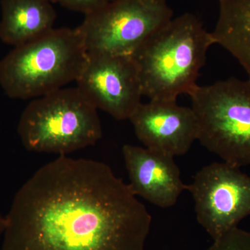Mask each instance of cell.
I'll return each mask as SVG.
<instances>
[{
	"mask_svg": "<svg viewBox=\"0 0 250 250\" xmlns=\"http://www.w3.org/2000/svg\"><path fill=\"white\" fill-rule=\"evenodd\" d=\"M62 7L72 11L83 14L84 16L100 9L111 0H49Z\"/></svg>",
	"mask_w": 250,
	"mask_h": 250,
	"instance_id": "obj_14",
	"label": "cell"
},
{
	"mask_svg": "<svg viewBox=\"0 0 250 250\" xmlns=\"http://www.w3.org/2000/svg\"><path fill=\"white\" fill-rule=\"evenodd\" d=\"M6 228V217L0 215V236L4 234L5 229Z\"/></svg>",
	"mask_w": 250,
	"mask_h": 250,
	"instance_id": "obj_15",
	"label": "cell"
},
{
	"mask_svg": "<svg viewBox=\"0 0 250 250\" xmlns=\"http://www.w3.org/2000/svg\"><path fill=\"white\" fill-rule=\"evenodd\" d=\"M129 120L146 147L172 157L187 154L197 140L198 125L193 110L179 106L177 101L141 103Z\"/></svg>",
	"mask_w": 250,
	"mask_h": 250,
	"instance_id": "obj_9",
	"label": "cell"
},
{
	"mask_svg": "<svg viewBox=\"0 0 250 250\" xmlns=\"http://www.w3.org/2000/svg\"><path fill=\"white\" fill-rule=\"evenodd\" d=\"M218 21L211 32L215 44L238 60L250 83V0H218Z\"/></svg>",
	"mask_w": 250,
	"mask_h": 250,
	"instance_id": "obj_12",
	"label": "cell"
},
{
	"mask_svg": "<svg viewBox=\"0 0 250 250\" xmlns=\"http://www.w3.org/2000/svg\"><path fill=\"white\" fill-rule=\"evenodd\" d=\"M215 44L195 15L186 13L156 31L132 57L139 71L143 96L150 100L177 101L197 88V80Z\"/></svg>",
	"mask_w": 250,
	"mask_h": 250,
	"instance_id": "obj_2",
	"label": "cell"
},
{
	"mask_svg": "<svg viewBox=\"0 0 250 250\" xmlns=\"http://www.w3.org/2000/svg\"><path fill=\"white\" fill-rule=\"evenodd\" d=\"M1 250H144L152 216L100 161L47 163L15 195Z\"/></svg>",
	"mask_w": 250,
	"mask_h": 250,
	"instance_id": "obj_1",
	"label": "cell"
},
{
	"mask_svg": "<svg viewBox=\"0 0 250 250\" xmlns=\"http://www.w3.org/2000/svg\"><path fill=\"white\" fill-rule=\"evenodd\" d=\"M187 190L199 224L213 241L238 228L250 215V177L228 163H213L198 171Z\"/></svg>",
	"mask_w": 250,
	"mask_h": 250,
	"instance_id": "obj_7",
	"label": "cell"
},
{
	"mask_svg": "<svg viewBox=\"0 0 250 250\" xmlns=\"http://www.w3.org/2000/svg\"><path fill=\"white\" fill-rule=\"evenodd\" d=\"M172 18L167 0H111L77 28L87 53L132 56Z\"/></svg>",
	"mask_w": 250,
	"mask_h": 250,
	"instance_id": "obj_6",
	"label": "cell"
},
{
	"mask_svg": "<svg viewBox=\"0 0 250 250\" xmlns=\"http://www.w3.org/2000/svg\"><path fill=\"white\" fill-rule=\"evenodd\" d=\"M122 152L129 174L128 184L136 196L166 208L173 207L187 190L172 156L131 145L123 146Z\"/></svg>",
	"mask_w": 250,
	"mask_h": 250,
	"instance_id": "obj_10",
	"label": "cell"
},
{
	"mask_svg": "<svg viewBox=\"0 0 250 250\" xmlns=\"http://www.w3.org/2000/svg\"><path fill=\"white\" fill-rule=\"evenodd\" d=\"M207 250H250V231L238 228L233 229L213 241Z\"/></svg>",
	"mask_w": 250,
	"mask_h": 250,
	"instance_id": "obj_13",
	"label": "cell"
},
{
	"mask_svg": "<svg viewBox=\"0 0 250 250\" xmlns=\"http://www.w3.org/2000/svg\"><path fill=\"white\" fill-rule=\"evenodd\" d=\"M98 110L77 87L61 88L31 100L18 133L28 151L66 155L102 139Z\"/></svg>",
	"mask_w": 250,
	"mask_h": 250,
	"instance_id": "obj_4",
	"label": "cell"
},
{
	"mask_svg": "<svg viewBox=\"0 0 250 250\" xmlns=\"http://www.w3.org/2000/svg\"><path fill=\"white\" fill-rule=\"evenodd\" d=\"M198 125L197 141L241 168L250 166V83L235 77L197 85L189 95Z\"/></svg>",
	"mask_w": 250,
	"mask_h": 250,
	"instance_id": "obj_5",
	"label": "cell"
},
{
	"mask_svg": "<svg viewBox=\"0 0 250 250\" xmlns=\"http://www.w3.org/2000/svg\"><path fill=\"white\" fill-rule=\"evenodd\" d=\"M49 0H1L0 40L18 47L54 29L57 11Z\"/></svg>",
	"mask_w": 250,
	"mask_h": 250,
	"instance_id": "obj_11",
	"label": "cell"
},
{
	"mask_svg": "<svg viewBox=\"0 0 250 250\" xmlns=\"http://www.w3.org/2000/svg\"><path fill=\"white\" fill-rule=\"evenodd\" d=\"M77 88L98 109L115 119H129L143 92L132 56L88 54Z\"/></svg>",
	"mask_w": 250,
	"mask_h": 250,
	"instance_id": "obj_8",
	"label": "cell"
},
{
	"mask_svg": "<svg viewBox=\"0 0 250 250\" xmlns=\"http://www.w3.org/2000/svg\"><path fill=\"white\" fill-rule=\"evenodd\" d=\"M87 56L77 27L54 28L0 61V85L12 99L43 96L76 82Z\"/></svg>",
	"mask_w": 250,
	"mask_h": 250,
	"instance_id": "obj_3",
	"label": "cell"
}]
</instances>
